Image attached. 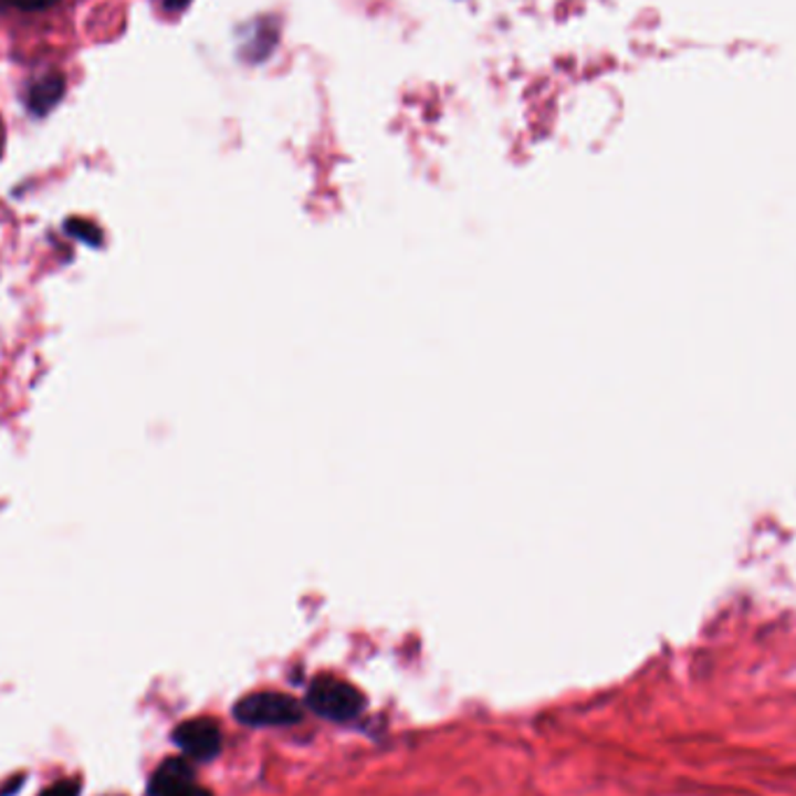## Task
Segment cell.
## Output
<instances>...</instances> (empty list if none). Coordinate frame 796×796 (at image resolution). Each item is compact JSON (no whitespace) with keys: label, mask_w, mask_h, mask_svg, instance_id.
<instances>
[{"label":"cell","mask_w":796,"mask_h":796,"mask_svg":"<svg viewBox=\"0 0 796 796\" xmlns=\"http://www.w3.org/2000/svg\"><path fill=\"white\" fill-rule=\"evenodd\" d=\"M82 792V785L80 781H73V778H65L52 787L44 789L40 796H80Z\"/></svg>","instance_id":"8992f818"},{"label":"cell","mask_w":796,"mask_h":796,"mask_svg":"<svg viewBox=\"0 0 796 796\" xmlns=\"http://www.w3.org/2000/svg\"><path fill=\"white\" fill-rule=\"evenodd\" d=\"M172 743L180 747L187 757L196 762H210L221 752V729L210 718H196L177 724L172 732Z\"/></svg>","instance_id":"3957f363"},{"label":"cell","mask_w":796,"mask_h":796,"mask_svg":"<svg viewBox=\"0 0 796 796\" xmlns=\"http://www.w3.org/2000/svg\"><path fill=\"white\" fill-rule=\"evenodd\" d=\"M305 705L331 722H352L364 711V694L334 675H317L310 682Z\"/></svg>","instance_id":"6da1fadb"},{"label":"cell","mask_w":796,"mask_h":796,"mask_svg":"<svg viewBox=\"0 0 796 796\" xmlns=\"http://www.w3.org/2000/svg\"><path fill=\"white\" fill-rule=\"evenodd\" d=\"M21 781H24V778H14V783H10V787L3 789V796H8V794H12L14 789H19V787H21Z\"/></svg>","instance_id":"9c48e42d"},{"label":"cell","mask_w":796,"mask_h":796,"mask_svg":"<svg viewBox=\"0 0 796 796\" xmlns=\"http://www.w3.org/2000/svg\"><path fill=\"white\" fill-rule=\"evenodd\" d=\"M8 3L19 10H24V12H38V10L52 8L54 3H59V0H8Z\"/></svg>","instance_id":"52a82bcc"},{"label":"cell","mask_w":796,"mask_h":796,"mask_svg":"<svg viewBox=\"0 0 796 796\" xmlns=\"http://www.w3.org/2000/svg\"><path fill=\"white\" fill-rule=\"evenodd\" d=\"M65 92V80L56 73L38 80L27 96V105L33 115H48L50 109L63 98Z\"/></svg>","instance_id":"5b68a950"},{"label":"cell","mask_w":796,"mask_h":796,"mask_svg":"<svg viewBox=\"0 0 796 796\" xmlns=\"http://www.w3.org/2000/svg\"><path fill=\"white\" fill-rule=\"evenodd\" d=\"M147 796H212V792L196 783L193 768L187 760L170 757L151 773Z\"/></svg>","instance_id":"277c9868"},{"label":"cell","mask_w":796,"mask_h":796,"mask_svg":"<svg viewBox=\"0 0 796 796\" xmlns=\"http://www.w3.org/2000/svg\"><path fill=\"white\" fill-rule=\"evenodd\" d=\"M233 715L248 726H284L301 722L303 705L290 694L265 690L242 696L233 708Z\"/></svg>","instance_id":"7a4b0ae2"},{"label":"cell","mask_w":796,"mask_h":796,"mask_svg":"<svg viewBox=\"0 0 796 796\" xmlns=\"http://www.w3.org/2000/svg\"><path fill=\"white\" fill-rule=\"evenodd\" d=\"M189 3H191V0H164L166 10H170V12H180V10H185Z\"/></svg>","instance_id":"ba28073f"}]
</instances>
